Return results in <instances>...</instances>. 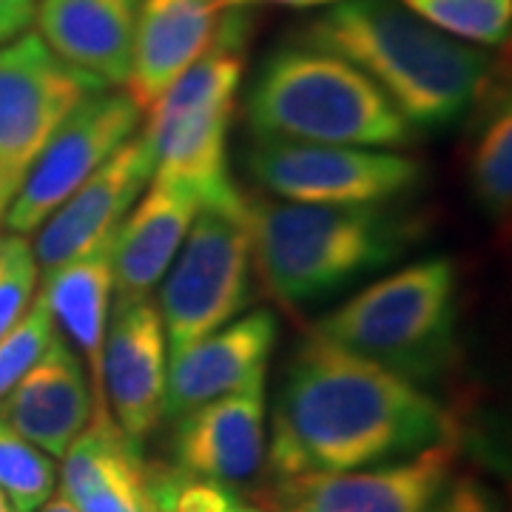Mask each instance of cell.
Wrapping results in <instances>:
<instances>
[{
    "mask_svg": "<svg viewBox=\"0 0 512 512\" xmlns=\"http://www.w3.org/2000/svg\"><path fill=\"white\" fill-rule=\"evenodd\" d=\"M453 439L424 387L311 333L285 367L265 458L276 478L350 473Z\"/></svg>",
    "mask_w": 512,
    "mask_h": 512,
    "instance_id": "1",
    "label": "cell"
},
{
    "mask_svg": "<svg viewBox=\"0 0 512 512\" xmlns=\"http://www.w3.org/2000/svg\"><path fill=\"white\" fill-rule=\"evenodd\" d=\"M299 43L353 63L413 128H450L487 92L481 46L444 35L402 0H342L313 18Z\"/></svg>",
    "mask_w": 512,
    "mask_h": 512,
    "instance_id": "2",
    "label": "cell"
},
{
    "mask_svg": "<svg viewBox=\"0 0 512 512\" xmlns=\"http://www.w3.org/2000/svg\"><path fill=\"white\" fill-rule=\"evenodd\" d=\"M254 271L282 305H311L402 259L416 217L379 205L248 200Z\"/></svg>",
    "mask_w": 512,
    "mask_h": 512,
    "instance_id": "3",
    "label": "cell"
},
{
    "mask_svg": "<svg viewBox=\"0 0 512 512\" xmlns=\"http://www.w3.org/2000/svg\"><path fill=\"white\" fill-rule=\"evenodd\" d=\"M254 140L407 148L416 128L342 57L293 43L265 57L245 103Z\"/></svg>",
    "mask_w": 512,
    "mask_h": 512,
    "instance_id": "4",
    "label": "cell"
},
{
    "mask_svg": "<svg viewBox=\"0 0 512 512\" xmlns=\"http://www.w3.org/2000/svg\"><path fill=\"white\" fill-rule=\"evenodd\" d=\"M456 328V265L430 256L362 288L325 313L313 333L424 387L456 362Z\"/></svg>",
    "mask_w": 512,
    "mask_h": 512,
    "instance_id": "5",
    "label": "cell"
},
{
    "mask_svg": "<svg viewBox=\"0 0 512 512\" xmlns=\"http://www.w3.org/2000/svg\"><path fill=\"white\" fill-rule=\"evenodd\" d=\"M248 32V9H228L217 43L143 111L154 177L194 188L202 205L245 197L228 174V126L248 66Z\"/></svg>",
    "mask_w": 512,
    "mask_h": 512,
    "instance_id": "6",
    "label": "cell"
},
{
    "mask_svg": "<svg viewBox=\"0 0 512 512\" xmlns=\"http://www.w3.org/2000/svg\"><path fill=\"white\" fill-rule=\"evenodd\" d=\"M254 293V242L248 197L202 205L160 282V319L168 359L225 328Z\"/></svg>",
    "mask_w": 512,
    "mask_h": 512,
    "instance_id": "7",
    "label": "cell"
},
{
    "mask_svg": "<svg viewBox=\"0 0 512 512\" xmlns=\"http://www.w3.org/2000/svg\"><path fill=\"white\" fill-rule=\"evenodd\" d=\"M106 86L23 32L0 46V222L37 154L89 94Z\"/></svg>",
    "mask_w": 512,
    "mask_h": 512,
    "instance_id": "8",
    "label": "cell"
},
{
    "mask_svg": "<svg viewBox=\"0 0 512 512\" xmlns=\"http://www.w3.org/2000/svg\"><path fill=\"white\" fill-rule=\"evenodd\" d=\"M248 171L276 200L305 205H379L424 177V165L402 151L285 140H254Z\"/></svg>",
    "mask_w": 512,
    "mask_h": 512,
    "instance_id": "9",
    "label": "cell"
},
{
    "mask_svg": "<svg viewBox=\"0 0 512 512\" xmlns=\"http://www.w3.org/2000/svg\"><path fill=\"white\" fill-rule=\"evenodd\" d=\"M143 111L126 89L89 94L37 154L9 202L3 225L29 237L140 128Z\"/></svg>",
    "mask_w": 512,
    "mask_h": 512,
    "instance_id": "10",
    "label": "cell"
},
{
    "mask_svg": "<svg viewBox=\"0 0 512 512\" xmlns=\"http://www.w3.org/2000/svg\"><path fill=\"white\" fill-rule=\"evenodd\" d=\"M456 439L424 447L416 456L350 473L276 478L274 501L302 512H427L456 476Z\"/></svg>",
    "mask_w": 512,
    "mask_h": 512,
    "instance_id": "11",
    "label": "cell"
},
{
    "mask_svg": "<svg viewBox=\"0 0 512 512\" xmlns=\"http://www.w3.org/2000/svg\"><path fill=\"white\" fill-rule=\"evenodd\" d=\"M168 342L151 296L117 299L100 353V402L128 439L143 444L163 421Z\"/></svg>",
    "mask_w": 512,
    "mask_h": 512,
    "instance_id": "12",
    "label": "cell"
},
{
    "mask_svg": "<svg viewBox=\"0 0 512 512\" xmlns=\"http://www.w3.org/2000/svg\"><path fill=\"white\" fill-rule=\"evenodd\" d=\"M174 464L239 487L259 476L268 453V376L174 419Z\"/></svg>",
    "mask_w": 512,
    "mask_h": 512,
    "instance_id": "13",
    "label": "cell"
},
{
    "mask_svg": "<svg viewBox=\"0 0 512 512\" xmlns=\"http://www.w3.org/2000/svg\"><path fill=\"white\" fill-rule=\"evenodd\" d=\"M151 174L154 151L143 131H137L37 228L32 254L40 274L63 265L66 259L114 231L146 191Z\"/></svg>",
    "mask_w": 512,
    "mask_h": 512,
    "instance_id": "14",
    "label": "cell"
},
{
    "mask_svg": "<svg viewBox=\"0 0 512 512\" xmlns=\"http://www.w3.org/2000/svg\"><path fill=\"white\" fill-rule=\"evenodd\" d=\"M276 330L279 325L271 311L245 313L171 356L165 373L163 419H180L200 404L268 376Z\"/></svg>",
    "mask_w": 512,
    "mask_h": 512,
    "instance_id": "15",
    "label": "cell"
},
{
    "mask_svg": "<svg viewBox=\"0 0 512 512\" xmlns=\"http://www.w3.org/2000/svg\"><path fill=\"white\" fill-rule=\"evenodd\" d=\"M86 362L57 330L43 356L3 399L0 419L52 458H63L94 413Z\"/></svg>",
    "mask_w": 512,
    "mask_h": 512,
    "instance_id": "16",
    "label": "cell"
},
{
    "mask_svg": "<svg viewBox=\"0 0 512 512\" xmlns=\"http://www.w3.org/2000/svg\"><path fill=\"white\" fill-rule=\"evenodd\" d=\"M143 0H37V37L106 89H126Z\"/></svg>",
    "mask_w": 512,
    "mask_h": 512,
    "instance_id": "17",
    "label": "cell"
},
{
    "mask_svg": "<svg viewBox=\"0 0 512 512\" xmlns=\"http://www.w3.org/2000/svg\"><path fill=\"white\" fill-rule=\"evenodd\" d=\"M222 0H143L128 97L146 111L160 94L200 60L220 37L225 20Z\"/></svg>",
    "mask_w": 512,
    "mask_h": 512,
    "instance_id": "18",
    "label": "cell"
},
{
    "mask_svg": "<svg viewBox=\"0 0 512 512\" xmlns=\"http://www.w3.org/2000/svg\"><path fill=\"white\" fill-rule=\"evenodd\" d=\"M202 208L194 188L151 174V183L131 205L114 234V296L140 299L163 282Z\"/></svg>",
    "mask_w": 512,
    "mask_h": 512,
    "instance_id": "19",
    "label": "cell"
},
{
    "mask_svg": "<svg viewBox=\"0 0 512 512\" xmlns=\"http://www.w3.org/2000/svg\"><path fill=\"white\" fill-rule=\"evenodd\" d=\"M60 487L80 512H148L140 444L117 427L106 404H94L86 430L66 450Z\"/></svg>",
    "mask_w": 512,
    "mask_h": 512,
    "instance_id": "20",
    "label": "cell"
},
{
    "mask_svg": "<svg viewBox=\"0 0 512 512\" xmlns=\"http://www.w3.org/2000/svg\"><path fill=\"white\" fill-rule=\"evenodd\" d=\"M114 234L100 237L94 245L66 259L43 274L40 291L46 296L57 330L72 339L83 353L86 370L92 373V390L100 402V353L114 305Z\"/></svg>",
    "mask_w": 512,
    "mask_h": 512,
    "instance_id": "21",
    "label": "cell"
},
{
    "mask_svg": "<svg viewBox=\"0 0 512 512\" xmlns=\"http://www.w3.org/2000/svg\"><path fill=\"white\" fill-rule=\"evenodd\" d=\"M148 512H265L237 487L194 476L177 464H146Z\"/></svg>",
    "mask_w": 512,
    "mask_h": 512,
    "instance_id": "22",
    "label": "cell"
},
{
    "mask_svg": "<svg viewBox=\"0 0 512 512\" xmlns=\"http://www.w3.org/2000/svg\"><path fill=\"white\" fill-rule=\"evenodd\" d=\"M470 185L478 205L493 217L507 220L512 205V114L498 106L481 128L470 154Z\"/></svg>",
    "mask_w": 512,
    "mask_h": 512,
    "instance_id": "23",
    "label": "cell"
},
{
    "mask_svg": "<svg viewBox=\"0 0 512 512\" xmlns=\"http://www.w3.org/2000/svg\"><path fill=\"white\" fill-rule=\"evenodd\" d=\"M402 3L433 29L481 49L501 46L510 40L512 0H402Z\"/></svg>",
    "mask_w": 512,
    "mask_h": 512,
    "instance_id": "24",
    "label": "cell"
},
{
    "mask_svg": "<svg viewBox=\"0 0 512 512\" xmlns=\"http://www.w3.org/2000/svg\"><path fill=\"white\" fill-rule=\"evenodd\" d=\"M57 487V464L0 419V493L15 512L40 510Z\"/></svg>",
    "mask_w": 512,
    "mask_h": 512,
    "instance_id": "25",
    "label": "cell"
},
{
    "mask_svg": "<svg viewBox=\"0 0 512 512\" xmlns=\"http://www.w3.org/2000/svg\"><path fill=\"white\" fill-rule=\"evenodd\" d=\"M57 333L55 316L46 302L43 291L37 288L29 311L18 319V325L0 339V399L26 376V370L35 365L49 348Z\"/></svg>",
    "mask_w": 512,
    "mask_h": 512,
    "instance_id": "26",
    "label": "cell"
},
{
    "mask_svg": "<svg viewBox=\"0 0 512 512\" xmlns=\"http://www.w3.org/2000/svg\"><path fill=\"white\" fill-rule=\"evenodd\" d=\"M40 282L32 242L20 234L0 237V339L29 311Z\"/></svg>",
    "mask_w": 512,
    "mask_h": 512,
    "instance_id": "27",
    "label": "cell"
},
{
    "mask_svg": "<svg viewBox=\"0 0 512 512\" xmlns=\"http://www.w3.org/2000/svg\"><path fill=\"white\" fill-rule=\"evenodd\" d=\"M427 512H501V504L481 478L453 476Z\"/></svg>",
    "mask_w": 512,
    "mask_h": 512,
    "instance_id": "28",
    "label": "cell"
},
{
    "mask_svg": "<svg viewBox=\"0 0 512 512\" xmlns=\"http://www.w3.org/2000/svg\"><path fill=\"white\" fill-rule=\"evenodd\" d=\"M35 6L37 0H0V46L32 29Z\"/></svg>",
    "mask_w": 512,
    "mask_h": 512,
    "instance_id": "29",
    "label": "cell"
},
{
    "mask_svg": "<svg viewBox=\"0 0 512 512\" xmlns=\"http://www.w3.org/2000/svg\"><path fill=\"white\" fill-rule=\"evenodd\" d=\"M262 3H274V6H291V9H316V6H333V3H342V0H222L225 9H234V6H245V9H254Z\"/></svg>",
    "mask_w": 512,
    "mask_h": 512,
    "instance_id": "30",
    "label": "cell"
},
{
    "mask_svg": "<svg viewBox=\"0 0 512 512\" xmlns=\"http://www.w3.org/2000/svg\"><path fill=\"white\" fill-rule=\"evenodd\" d=\"M35 512H80V510L74 507V504L69 501V498H66V495L60 493V495H52V498H49V501H46V504H43V507H40V510H35Z\"/></svg>",
    "mask_w": 512,
    "mask_h": 512,
    "instance_id": "31",
    "label": "cell"
},
{
    "mask_svg": "<svg viewBox=\"0 0 512 512\" xmlns=\"http://www.w3.org/2000/svg\"><path fill=\"white\" fill-rule=\"evenodd\" d=\"M265 512H302L299 507H293V504H285V501H274V498H265V501H259Z\"/></svg>",
    "mask_w": 512,
    "mask_h": 512,
    "instance_id": "32",
    "label": "cell"
},
{
    "mask_svg": "<svg viewBox=\"0 0 512 512\" xmlns=\"http://www.w3.org/2000/svg\"><path fill=\"white\" fill-rule=\"evenodd\" d=\"M0 512H15V510H12V504L6 501V495H3V493H0Z\"/></svg>",
    "mask_w": 512,
    "mask_h": 512,
    "instance_id": "33",
    "label": "cell"
}]
</instances>
